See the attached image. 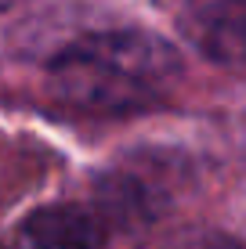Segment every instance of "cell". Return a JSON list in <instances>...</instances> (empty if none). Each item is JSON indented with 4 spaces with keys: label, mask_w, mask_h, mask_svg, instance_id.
<instances>
[{
    "label": "cell",
    "mask_w": 246,
    "mask_h": 249,
    "mask_svg": "<svg viewBox=\"0 0 246 249\" xmlns=\"http://www.w3.org/2000/svg\"><path fill=\"white\" fill-rule=\"evenodd\" d=\"M181 72L167 40L145 29L87 33L58 51L47 83L58 101L83 112H131L159 101Z\"/></svg>",
    "instance_id": "1"
},
{
    "label": "cell",
    "mask_w": 246,
    "mask_h": 249,
    "mask_svg": "<svg viewBox=\"0 0 246 249\" xmlns=\"http://www.w3.org/2000/svg\"><path fill=\"white\" fill-rule=\"evenodd\" d=\"M109 238L98 213L83 206H40L19 224L15 249H101Z\"/></svg>",
    "instance_id": "3"
},
{
    "label": "cell",
    "mask_w": 246,
    "mask_h": 249,
    "mask_svg": "<svg viewBox=\"0 0 246 249\" xmlns=\"http://www.w3.org/2000/svg\"><path fill=\"white\" fill-rule=\"evenodd\" d=\"M181 25L207 58L221 65L246 62V0H185Z\"/></svg>",
    "instance_id": "2"
}]
</instances>
